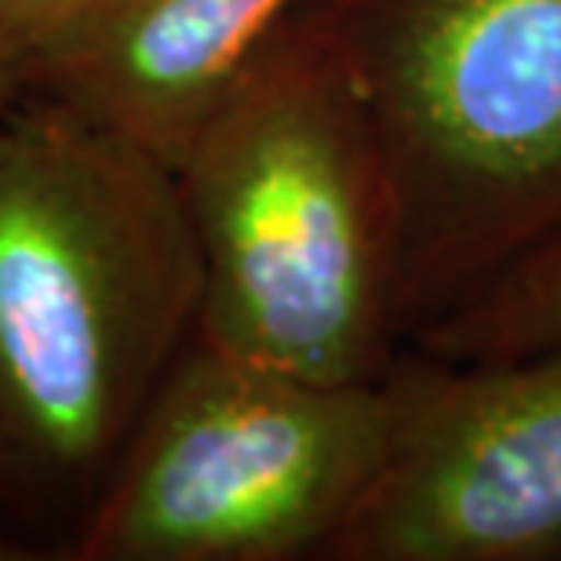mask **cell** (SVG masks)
Instances as JSON below:
<instances>
[{"label":"cell","mask_w":561,"mask_h":561,"mask_svg":"<svg viewBox=\"0 0 561 561\" xmlns=\"http://www.w3.org/2000/svg\"><path fill=\"white\" fill-rule=\"evenodd\" d=\"M390 383L394 442L324 561H561V343L405 351Z\"/></svg>","instance_id":"5b68a950"},{"label":"cell","mask_w":561,"mask_h":561,"mask_svg":"<svg viewBox=\"0 0 561 561\" xmlns=\"http://www.w3.org/2000/svg\"><path fill=\"white\" fill-rule=\"evenodd\" d=\"M561 343V241L525 255L485 291L431 324L409 351L442 362H500Z\"/></svg>","instance_id":"52a82bcc"},{"label":"cell","mask_w":561,"mask_h":561,"mask_svg":"<svg viewBox=\"0 0 561 561\" xmlns=\"http://www.w3.org/2000/svg\"><path fill=\"white\" fill-rule=\"evenodd\" d=\"M394 426L390 376L324 383L194 335L81 561H324L383 470Z\"/></svg>","instance_id":"277c9868"},{"label":"cell","mask_w":561,"mask_h":561,"mask_svg":"<svg viewBox=\"0 0 561 561\" xmlns=\"http://www.w3.org/2000/svg\"><path fill=\"white\" fill-rule=\"evenodd\" d=\"M302 0H121L70 48L22 66V92L183 164L197 131Z\"/></svg>","instance_id":"8992f818"},{"label":"cell","mask_w":561,"mask_h":561,"mask_svg":"<svg viewBox=\"0 0 561 561\" xmlns=\"http://www.w3.org/2000/svg\"><path fill=\"white\" fill-rule=\"evenodd\" d=\"M19 95H22V70H19V62L0 48V117L8 114Z\"/></svg>","instance_id":"9c48e42d"},{"label":"cell","mask_w":561,"mask_h":561,"mask_svg":"<svg viewBox=\"0 0 561 561\" xmlns=\"http://www.w3.org/2000/svg\"><path fill=\"white\" fill-rule=\"evenodd\" d=\"M121 0H0V48L19 62L55 55L92 33Z\"/></svg>","instance_id":"ba28073f"},{"label":"cell","mask_w":561,"mask_h":561,"mask_svg":"<svg viewBox=\"0 0 561 561\" xmlns=\"http://www.w3.org/2000/svg\"><path fill=\"white\" fill-rule=\"evenodd\" d=\"M373 114L412 346L561 241V0H302Z\"/></svg>","instance_id":"3957f363"},{"label":"cell","mask_w":561,"mask_h":561,"mask_svg":"<svg viewBox=\"0 0 561 561\" xmlns=\"http://www.w3.org/2000/svg\"><path fill=\"white\" fill-rule=\"evenodd\" d=\"M197 310L179 175L22 92L0 117V561H81Z\"/></svg>","instance_id":"6da1fadb"},{"label":"cell","mask_w":561,"mask_h":561,"mask_svg":"<svg viewBox=\"0 0 561 561\" xmlns=\"http://www.w3.org/2000/svg\"><path fill=\"white\" fill-rule=\"evenodd\" d=\"M201 260L197 340L324 383L409 351L398 208L373 114L307 8L249 62L175 168Z\"/></svg>","instance_id":"7a4b0ae2"}]
</instances>
